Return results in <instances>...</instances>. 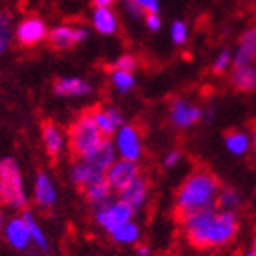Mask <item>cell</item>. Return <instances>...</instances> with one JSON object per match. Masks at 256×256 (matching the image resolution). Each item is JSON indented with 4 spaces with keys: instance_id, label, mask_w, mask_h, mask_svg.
Masks as SVG:
<instances>
[{
    "instance_id": "cell-1",
    "label": "cell",
    "mask_w": 256,
    "mask_h": 256,
    "mask_svg": "<svg viewBox=\"0 0 256 256\" xmlns=\"http://www.w3.org/2000/svg\"><path fill=\"white\" fill-rule=\"evenodd\" d=\"M220 182L212 172L198 169L182 182L176 192V211L180 216L209 207H216Z\"/></svg>"
},
{
    "instance_id": "cell-2",
    "label": "cell",
    "mask_w": 256,
    "mask_h": 256,
    "mask_svg": "<svg viewBox=\"0 0 256 256\" xmlns=\"http://www.w3.org/2000/svg\"><path fill=\"white\" fill-rule=\"evenodd\" d=\"M28 194L24 189L22 171L15 158L6 156L0 160V206L10 209H24Z\"/></svg>"
},
{
    "instance_id": "cell-3",
    "label": "cell",
    "mask_w": 256,
    "mask_h": 256,
    "mask_svg": "<svg viewBox=\"0 0 256 256\" xmlns=\"http://www.w3.org/2000/svg\"><path fill=\"white\" fill-rule=\"evenodd\" d=\"M69 148L76 158H86L100 148V144L106 140L94 124L91 111H86L71 124L69 128Z\"/></svg>"
},
{
    "instance_id": "cell-4",
    "label": "cell",
    "mask_w": 256,
    "mask_h": 256,
    "mask_svg": "<svg viewBox=\"0 0 256 256\" xmlns=\"http://www.w3.org/2000/svg\"><path fill=\"white\" fill-rule=\"evenodd\" d=\"M133 216L134 211L126 202H122L120 198H116V200L111 198L108 202L94 207V222L109 234L116 231L118 227H122L124 224L131 222Z\"/></svg>"
},
{
    "instance_id": "cell-5",
    "label": "cell",
    "mask_w": 256,
    "mask_h": 256,
    "mask_svg": "<svg viewBox=\"0 0 256 256\" xmlns=\"http://www.w3.org/2000/svg\"><path fill=\"white\" fill-rule=\"evenodd\" d=\"M214 214H216V207H209V209H202V211H194L180 216L186 238L198 249H206L207 234H209L211 224L214 220Z\"/></svg>"
},
{
    "instance_id": "cell-6",
    "label": "cell",
    "mask_w": 256,
    "mask_h": 256,
    "mask_svg": "<svg viewBox=\"0 0 256 256\" xmlns=\"http://www.w3.org/2000/svg\"><path fill=\"white\" fill-rule=\"evenodd\" d=\"M238 232L236 212L216 209L214 220L211 224L209 234H207L206 249H218V247L229 246Z\"/></svg>"
},
{
    "instance_id": "cell-7",
    "label": "cell",
    "mask_w": 256,
    "mask_h": 256,
    "mask_svg": "<svg viewBox=\"0 0 256 256\" xmlns=\"http://www.w3.org/2000/svg\"><path fill=\"white\" fill-rule=\"evenodd\" d=\"M113 144L118 158H124V160L138 162L144 153L142 136H140V131L134 128L133 124H124V126H120L118 131L114 133Z\"/></svg>"
},
{
    "instance_id": "cell-8",
    "label": "cell",
    "mask_w": 256,
    "mask_h": 256,
    "mask_svg": "<svg viewBox=\"0 0 256 256\" xmlns=\"http://www.w3.org/2000/svg\"><path fill=\"white\" fill-rule=\"evenodd\" d=\"M138 176H140L138 164L131 162V160H124V158H116L113 166L106 171V182L109 184L113 192H122Z\"/></svg>"
},
{
    "instance_id": "cell-9",
    "label": "cell",
    "mask_w": 256,
    "mask_h": 256,
    "mask_svg": "<svg viewBox=\"0 0 256 256\" xmlns=\"http://www.w3.org/2000/svg\"><path fill=\"white\" fill-rule=\"evenodd\" d=\"M88 30L82 26H73V24H60L50 31L48 40L53 50L56 51H68L74 46H78L80 42H84L88 38Z\"/></svg>"
},
{
    "instance_id": "cell-10",
    "label": "cell",
    "mask_w": 256,
    "mask_h": 256,
    "mask_svg": "<svg viewBox=\"0 0 256 256\" xmlns=\"http://www.w3.org/2000/svg\"><path fill=\"white\" fill-rule=\"evenodd\" d=\"M48 34H50V30L44 20L38 16H26L15 26V38L24 48H31V46L44 42Z\"/></svg>"
},
{
    "instance_id": "cell-11",
    "label": "cell",
    "mask_w": 256,
    "mask_h": 256,
    "mask_svg": "<svg viewBox=\"0 0 256 256\" xmlns=\"http://www.w3.org/2000/svg\"><path fill=\"white\" fill-rule=\"evenodd\" d=\"M202 116L204 109H200L186 98H176L169 108V120L178 129H189L192 126H196L202 120Z\"/></svg>"
},
{
    "instance_id": "cell-12",
    "label": "cell",
    "mask_w": 256,
    "mask_h": 256,
    "mask_svg": "<svg viewBox=\"0 0 256 256\" xmlns=\"http://www.w3.org/2000/svg\"><path fill=\"white\" fill-rule=\"evenodd\" d=\"M2 232H4V238H6V242L10 244V247H13L16 251H26V249L30 247L31 234L22 214H20V216L10 218V220L4 224Z\"/></svg>"
},
{
    "instance_id": "cell-13",
    "label": "cell",
    "mask_w": 256,
    "mask_h": 256,
    "mask_svg": "<svg viewBox=\"0 0 256 256\" xmlns=\"http://www.w3.org/2000/svg\"><path fill=\"white\" fill-rule=\"evenodd\" d=\"M91 116H93L94 124H96V128H98L104 138L114 136L120 126H124V116L120 113V109L113 108V106L91 109Z\"/></svg>"
},
{
    "instance_id": "cell-14",
    "label": "cell",
    "mask_w": 256,
    "mask_h": 256,
    "mask_svg": "<svg viewBox=\"0 0 256 256\" xmlns=\"http://www.w3.org/2000/svg\"><path fill=\"white\" fill-rule=\"evenodd\" d=\"M56 189L51 180V176L46 171H38L33 182V200L40 209H51L56 206Z\"/></svg>"
},
{
    "instance_id": "cell-15",
    "label": "cell",
    "mask_w": 256,
    "mask_h": 256,
    "mask_svg": "<svg viewBox=\"0 0 256 256\" xmlns=\"http://www.w3.org/2000/svg\"><path fill=\"white\" fill-rule=\"evenodd\" d=\"M93 91V86L80 76H62L53 84V93L58 98H80L88 96Z\"/></svg>"
},
{
    "instance_id": "cell-16",
    "label": "cell",
    "mask_w": 256,
    "mask_h": 256,
    "mask_svg": "<svg viewBox=\"0 0 256 256\" xmlns=\"http://www.w3.org/2000/svg\"><path fill=\"white\" fill-rule=\"evenodd\" d=\"M118 198L122 202L128 204L134 212L140 211V209L146 206V202H148V198H149L148 178H144L142 174H140L131 186H128L122 192H118Z\"/></svg>"
},
{
    "instance_id": "cell-17",
    "label": "cell",
    "mask_w": 256,
    "mask_h": 256,
    "mask_svg": "<svg viewBox=\"0 0 256 256\" xmlns=\"http://www.w3.org/2000/svg\"><path fill=\"white\" fill-rule=\"evenodd\" d=\"M256 60V28L246 30L240 34L236 50L232 53V66H247Z\"/></svg>"
},
{
    "instance_id": "cell-18",
    "label": "cell",
    "mask_w": 256,
    "mask_h": 256,
    "mask_svg": "<svg viewBox=\"0 0 256 256\" xmlns=\"http://www.w3.org/2000/svg\"><path fill=\"white\" fill-rule=\"evenodd\" d=\"M42 142H44L46 153L51 158H58L64 153L66 134L54 122H44L42 124Z\"/></svg>"
},
{
    "instance_id": "cell-19",
    "label": "cell",
    "mask_w": 256,
    "mask_h": 256,
    "mask_svg": "<svg viewBox=\"0 0 256 256\" xmlns=\"http://www.w3.org/2000/svg\"><path fill=\"white\" fill-rule=\"evenodd\" d=\"M69 174H71V182L80 189H86V188H89L91 184L106 180V174H104V172H98L94 168H91V166H89L86 160H82V158H78L76 162H73Z\"/></svg>"
},
{
    "instance_id": "cell-20",
    "label": "cell",
    "mask_w": 256,
    "mask_h": 256,
    "mask_svg": "<svg viewBox=\"0 0 256 256\" xmlns=\"http://www.w3.org/2000/svg\"><path fill=\"white\" fill-rule=\"evenodd\" d=\"M116 156H118V154H116L114 144L111 142L109 138H106V140L100 144V148L96 149V151H93L89 156L82 158V160H86L91 168H94L98 172H104V174H106V171L114 164Z\"/></svg>"
},
{
    "instance_id": "cell-21",
    "label": "cell",
    "mask_w": 256,
    "mask_h": 256,
    "mask_svg": "<svg viewBox=\"0 0 256 256\" xmlns=\"http://www.w3.org/2000/svg\"><path fill=\"white\" fill-rule=\"evenodd\" d=\"M91 24L94 31L104 36H111L118 31V16L114 15L111 8H94L93 15H91Z\"/></svg>"
},
{
    "instance_id": "cell-22",
    "label": "cell",
    "mask_w": 256,
    "mask_h": 256,
    "mask_svg": "<svg viewBox=\"0 0 256 256\" xmlns=\"http://www.w3.org/2000/svg\"><path fill=\"white\" fill-rule=\"evenodd\" d=\"M231 84L238 91L249 93L256 89V68L252 64L247 66H232Z\"/></svg>"
},
{
    "instance_id": "cell-23",
    "label": "cell",
    "mask_w": 256,
    "mask_h": 256,
    "mask_svg": "<svg viewBox=\"0 0 256 256\" xmlns=\"http://www.w3.org/2000/svg\"><path fill=\"white\" fill-rule=\"evenodd\" d=\"M224 144H226V149L234 156H244V154L249 151L252 140L249 138V134L244 133V131H229L224 138Z\"/></svg>"
},
{
    "instance_id": "cell-24",
    "label": "cell",
    "mask_w": 256,
    "mask_h": 256,
    "mask_svg": "<svg viewBox=\"0 0 256 256\" xmlns=\"http://www.w3.org/2000/svg\"><path fill=\"white\" fill-rule=\"evenodd\" d=\"M22 216H24L26 224H28V229H30V234H31V244L38 247L40 251L48 252L50 251V240L46 236L44 229L40 227V224L36 222V218L31 211H24L22 212Z\"/></svg>"
},
{
    "instance_id": "cell-25",
    "label": "cell",
    "mask_w": 256,
    "mask_h": 256,
    "mask_svg": "<svg viewBox=\"0 0 256 256\" xmlns=\"http://www.w3.org/2000/svg\"><path fill=\"white\" fill-rule=\"evenodd\" d=\"M111 238H113V242L120 244V246H134L140 240V227L131 220V222L118 227L114 232H111Z\"/></svg>"
},
{
    "instance_id": "cell-26",
    "label": "cell",
    "mask_w": 256,
    "mask_h": 256,
    "mask_svg": "<svg viewBox=\"0 0 256 256\" xmlns=\"http://www.w3.org/2000/svg\"><path fill=\"white\" fill-rule=\"evenodd\" d=\"M109 80H111V86H113L114 91H118L122 94L131 93L136 86V78H134V73H129V71H120V69H113L111 74H109Z\"/></svg>"
},
{
    "instance_id": "cell-27",
    "label": "cell",
    "mask_w": 256,
    "mask_h": 256,
    "mask_svg": "<svg viewBox=\"0 0 256 256\" xmlns=\"http://www.w3.org/2000/svg\"><path fill=\"white\" fill-rule=\"evenodd\" d=\"M84 192H86V198L93 204V207H96V206H100V204L111 200V194H113V191H111V188H109V184L106 182V180H100V182H96V184H91L89 188L84 189Z\"/></svg>"
},
{
    "instance_id": "cell-28",
    "label": "cell",
    "mask_w": 256,
    "mask_h": 256,
    "mask_svg": "<svg viewBox=\"0 0 256 256\" xmlns=\"http://www.w3.org/2000/svg\"><path fill=\"white\" fill-rule=\"evenodd\" d=\"M216 204H218V209L236 212V209H240V206H242V196L236 189L224 188V189H220V192H218Z\"/></svg>"
},
{
    "instance_id": "cell-29",
    "label": "cell",
    "mask_w": 256,
    "mask_h": 256,
    "mask_svg": "<svg viewBox=\"0 0 256 256\" xmlns=\"http://www.w3.org/2000/svg\"><path fill=\"white\" fill-rule=\"evenodd\" d=\"M13 34H15V30H13V18H11L10 13L2 11V13H0V56L10 50Z\"/></svg>"
},
{
    "instance_id": "cell-30",
    "label": "cell",
    "mask_w": 256,
    "mask_h": 256,
    "mask_svg": "<svg viewBox=\"0 0 256 256\" xmlns=\"http://www.w3.org/2000/svg\"><path fill=\"white\" fill-rule=\"evenodd\" d=\"M169 36H171L172 44L184 46L189 38V28L184 20H174L171 24V31H169Z\"/></svg>"
},
{
    "instance_id": "cell-31",
    "label": "cell",
    "mask_w": 256,
    "mask_h": 256,
    "mask_svg": "<svg viewBox=\"0 0 256 256\" xmlns=\"http://www.w3.org/2000/svg\"><path fill=\"white\" fill-rule=\"evenodd\" d=\"M232 66V51L231 50H222L216 54V58L212 60V73L222 74Z\"/></svg>"
},
{
    "instance_id": "cell-32",
    "label": "cell",
    "mask_w": 256,
    "mask_h": 256,
    "mask_svg": "<svg viewBox=\"0 0 256 256\" xmlns=\"http://www.w3.org/2000/svg\"><path fill=\"white\" fill-rule=\"evenodd\" d=\"M138 68V60L134 58L133 54L124 53L120 54L118 58L113 62V69H120V71H129V73H134Z\"/></svg>"
},
{
    "instance_id": "cell-33",
    "label": "cell",
    "mask_w": 256,
    "mask_h": 256,
    "mask_svg": "<svg viewBox=\"0 0 256 256\" xmlns=\"http://www.w3.org/2000/svg\"><path fill=\"white\" fill-rule=\"evenodd\" d=\"M134 4L140 8L144 15H151V13H160V2L158 0H134Z\"/></svg>"
},
{
    "instance_id": "cell-34",
    "label": "cell",
    "mask_w": 256,
    "mask_h": 256,
    "mask_svg": "<svg viewBox=\"0 0 256 256\" xmlns=\"http://www.w3.org/2000/svg\"><path fill=\"white\" fill-rule=\"evenodd\" d=\"M180 162H182V153H180V151H169V153L166 154V158H164V168L172 169V168H176Z\"/></svg>"
},
{
    "instance_id": "cell-35",
    "label": "cell",
    "mask_w": 256,
    "mask_h": 256,
    "mask_svg": "<svg viewBox=\"0 0 256 256\" xmlns=\"http://www.w3.org/2000/svg\"><path fill=\"white\" fill-rule=\"evenodd\" d=\"M144 22H146V28L149 31H158L162 28V18L158 13H151V15H146L144 16Z\"/></svg>"
},
{
    "instance_id": "cell-36",
    "label": "cell",
    "mask_w": 256,
    "mask_h": 256,
    "mask_svg": "<svg viewBox=\"0 0 256 256\" xmlns=\"http://www.w3.org/2000/svg\"><path fill=\"white\" fill-rule=\"evenodd\" d=\"M136 256H151V247L149 246H138Z\"/></svg>"
},
{
    "instance_id": "cell-37",
    "label": "cell",
    "mask_w": 256,
    "mask_h": 256,
    "mask_svg": "<svg viewBox=\"0 0 256 256\" xmlns=\"http://www.w3.org/2000/svg\"><path fill=\"white\" fill-rule=\"evenodd\" d=\"M114 0H93L94 8H111Z\"/></svg>"
},
{
    "instance_id": "cell-38",
    "label": "cell",
    "mask_w": 256,
    "mask_h": 256,
    "mask_svg": "<svg viewBox=\"0 0 256 256\" xmlns=\"http://www.w3.org/2000/svg\"><path fill=\"white\" fill-rule=\"evenodd\" d=\"M212 116H214V109H212V108H209V109H206V111H204V116H202V118H206V120H211Z\"/></svg>"
},
{
    "instance_id": "cell-39",
    "label": "cell",
    "mask_w": 256,
    "mask_h": 256,
    "mask_svg": "<svg viewBox=\"0 0 256 256\" xmlns=\"http://www.w3.org/2000/svg\"><path fill=\"white\" fill-rule=\"evenodd\" d=\"M4 229V218H2V212H0V232Z\"/></svg>"
},
{
    "instance_id": "cell-40",
    "label": "cell",
    "mask_w": 256,
    "mask_h": 256,
    "mask_svg": "<svg viewBox=\"0 0 256 256\" xmlns=\"http://www.w3.org/2000/svg\"><path fill=\"white\" fill-rule=\"evenodd\" d=\"M246 256H256V251H254V249H251V251L246 252Z\"/></svg>"
},
{
    "instance_id": "cell-41",
    "label": "cell",
    "mask_w": 256,
    "mask_h": 256,
    "mask_svg": "<svg viewBox=\"0 0 256 256\" xmlns=\"http://www.w3.org/2000/svg\"><path fill=\"white\" fill-rule=\"evenodd\" d=\"M252 146H254V151H256V133H254V136H252Z\"/></svg>"
},
{
    "instance_id": "cell-42",
    "label": "cell",
    "mask_w": 256,
    "mask_h": 256,
    "mask_svg": "<svg viewBox=\"0 0 256 256\" xmlns=\"http://www.w3.org/2000/svg\"><path fill=\"white\" fill-rule=\"evenodd\" d=\"M252 249L256 251V236H254V242H252Z\"/></svg>"
}]
</instances>
